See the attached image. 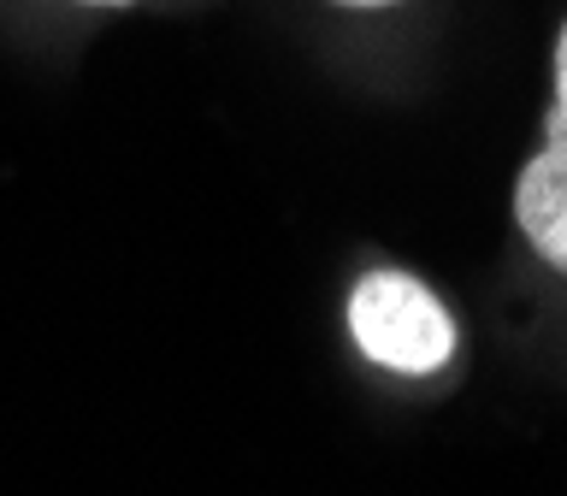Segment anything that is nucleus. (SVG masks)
Returning a JSON list of instances; mask_svg holds the SVG:
<instances>
[{
	"label": "nucleus",
	"instance_id": "f257e3e1",
	"mask_svg": "<svg viewBox=\"0 0 567 496\" xmlns=\"http://www.w3.org/2000/svg\"><path fill=\"white\" fill-rule=\"evenodd\" d=\"M349 331L379 366L425 379L455 354L450 308L408 272H367L349 296Z\"/></svg>",
	"mask_w": 567,
	"mask_h": 496
},
{
	"label": "nucleus",
	"instance_id": "f03ea898",
	"mask_svg": "<svg viewBox=\"0 0 567 496\" xmlns=\"http://www.w3.org/2000/svg\"><path fill=\"white\" fill-rule=\"evenodd\" d=\"M514 225L549 266L567 272V131L544 124V148L514 177Z\"/></svg>",
	"mask_w": 567,
	"mask_h": 496
},
{
	"label": "nucleus",
	"instance_id": "7ed1b4c3",
	"mask_svg": "<svg viewBox=\"0 0 567 496\" xmlns=\"http://www.w3.org/2000/svg\"><path fill=\"white\" fill-rule=\"evenodd\" d=\"M544 124L567 131V24H561V35H556V106H549Z\"/></svg>",
	"mask_w": 567,
	"mask_h": 496
},
{
	"label": "nucleus",
	"instance_id": "20e7f679",
	"mask_svg": "<svg viewBox=\"0 0 567 496\" xmlns=\"http://www.w3.org/2000/svg\"><path fill=\"white\" fill-rule=\"evenodd\" d=\"M337 7H396V0H337Z\"/></svg>",
	"mask_w": 567,
	"mask_h": 496
},
{
	"label": "nucleus",
	"instance_id": "39448f33",
	"mask_svg": "<svg viewBox=\"0 0 567 496\" xmlns=\"http://www.w3.org/2000/svg\"><path fill=\"white\" fill-rule=\"evenodd\" d=\"M89 7H118V0H89Z\"/></svg>",
	"mask_w": 567,
	"mask_h": 496
}]
</instances>
